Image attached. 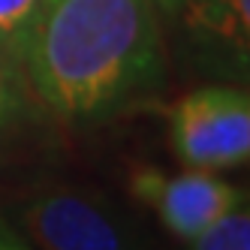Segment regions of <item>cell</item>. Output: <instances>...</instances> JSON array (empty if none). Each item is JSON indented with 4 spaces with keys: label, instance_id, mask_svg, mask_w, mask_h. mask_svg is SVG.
<instances>
[{
    "label": "cell",
    "instance_id": "cell-1",
    "mask_svg": "<svg viewBox=\"0 0 250 250\" xmlns=\"http://www.w3.org/2000/svg\"><path fill=\"white\" fill-rule=\"evenodd\" d=\"M19 63L55 115L97 118L157 79V6L151 0H45Z\"/></svg>",
    "mask_w": 250,
    "mask_h": 250
},
{
    "label": "cell",
    "instance_id": "cell-2",
    "mask_svg": "<svg viewBox=\"0 0 250 250\" xmlns=\"http://www.w3.org/2000/svg\"><path fill=\"white\" fill-rule=\"evenodd\" d=\"M169 133L187 169L241 166L250 157V100L238 87H199L172 105Z\"/></svg>",
    "mask_w": 250,
    "mask_h": 250
},
{
    "label": "cell",
    "instance_id": "cell-3",
    "mask_svg": "<svg viewBox=\"0 0 250 250\" xmlns=\"http://www.w3.org/2000/svg\"><path fill=\"white\" fill-rule=\"evenodd\" d=\"M21 226L40 250H136L121 214L103 196L48 187L21 208Z\"/></svg>",
    "mask_w": 250,
    "mask_h": 250
},
{
    "label": "cell",
    "instance_id": "cell-4",
    "mask_svg": "<svg viewBox=\"0 0 250 250\" xmlns=\"http://www.w3.org/2000/svg\"><path fill=\"white\" fill-rule=\"evenodd\" d=\"M130 187L142 202H148L157 211L163 226L184 241H193L211 223H217L223 214L241 205L235 187L226 184L214 172L202 169H187L181 175L136 169Z\"/></svg>",
    "mask_w": 250,
    "mask_h": 250
},
{
    "label": "cell",
    "instance_id": "cell-5",
    "mask_svg": "<svg viewBox=\"0 0 250 250\" xmlns=\"http://www.w3.org/2000/svg\"><path fill=\"white\" fill-rule=\"evenodd\" d=\"M187 24L205 30L226 42L247 45L250 33V0H184Z\"/></svg>",
    "mask_w": 250,
    "mask_h": 250
},
{
    "label": "cell",
    "instance_id": "cell-6",
    "mask_svg": "<svg viewBox=\"0 0 250 250\" xmlns=\"http://www.w3.org/2000/svg\"><path fill=\"white\" fill-rule=\"evenodd\" d=\"M45 0H0V58L19 66L24 40Z\"/></svg>",
    "mask_w": 250,
    "mask_h": 250
},
{
    "label": "cell",
    "instance_id": "cell-7",
    "mask_svg": "<svg viewBox=\"0 0 250 250\" xmlns=\"http://www.w3.org/2000/svg\"><path fill=\"white\" fill-rule=\"evenodd\" d=\"M190 250H250V214L244 205L232 208L217 223L199 232L190 241Z\"/></svg>",
    "mask_w": 250,
    "mask_h": 250
},
{
    "label": "cell",
    "instance_id": "cell-8",
    "mask_svg": "<svg viewBox=\"0 0 250 250\" xmlns=\"http://www.w3.org/2000/svg\"><path fill=\"white\" fill-rule=\"evenodd\" d=\"M19 112V84H15V66L0 58V124Z\"/></svg>",
    "mask_w": 250,
    "mask_h": 250
},
{
    "label": "cell",
    "instance_id": "cell-9",
    "mask_svg": "<svg viewBox=\"0 0 250 250\" xmlns=\"http://www.w3.org/2000/svg\"><path fill=\"white\" fill-rule=\"evenodd\" d=\"M0 250H33V247H30L3 217H0Z\"/></svg>",
    "mask_w": 250,
    "mask_h": 250
},
{
    "label": "cell",
    "instance_id": "cell-10",
    "mask_svg": "<svg viewBox=\"0 0 250 250\" xmlns=\"http://www.w3.org/2000/svg\"><path fill=\"white\" fill-rule=\"evenodd\" d=\"M151 3L157 6V12H166V15H175V12H181V6H184V0H151Z\"/></svg>",
    "mask_w": 250,
    "mask_h": 250
}]
</instances>
